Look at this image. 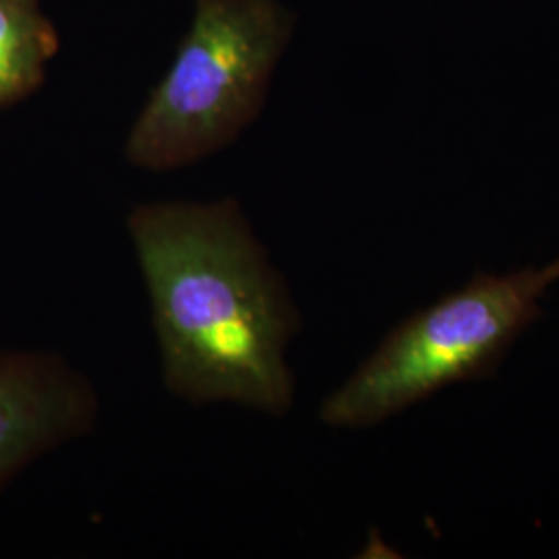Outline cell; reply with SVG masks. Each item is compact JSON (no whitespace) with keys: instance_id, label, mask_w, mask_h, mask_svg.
I'll return each mask as SVG.
<instances>
[{"instance_id":"3","label":"cell","mask_w":559,"mask_h":559,"mask_svg":"<svg viewBox=\"0 0 559 559\" xmlns=\"http://www.w3.org/2000/svg\"><path fill=\"white\" fill-rule=\"evenodd\" d=\"M556 282L559 258L512 274H477L394 328L321 402L320 419L336 429H367L448 385L489 378L539 320L540 300Z\"/></svg>"},{"instance_id":"5","label":"cell","mask_w":559,"mask_h":559,"mask_svg":"<svg viewBox=\"0 0 559 559\" xmlns=\"http://www.w3.org/2000/svg\"><path fill=\"white\" fill-rule=\"evenodd\" d=\"M59 46L40 0H0V108L25 100L40 87Z\"/></svg>"},{"instance_id":"2","label":"cell","mask_w":559,"mask_h":559,"mask_svg":"<svg viewBox=\"0 0 559 559\" xmlns=\"http://www.w3.org/2000/svg\"><path fill=\"white\" fill-rule=\"evenodd\" d=\"M290 32L278 0H198L177 57L127 135V162L166 173L228 147L260 117Z\"/></svg>"},{"instance_id":"4","label":"cell","mask_w":559,"mask_h":559,"mask_svg":"<svg viewBox=\"0 0 559 559\" xmlns=\"http://www.w3.org/2000/svg\"><path fill=\"white\" fill-rule=\"evenodd\" d=\"M100 396L59 353L0 348V493L25 468L94 431Z\"/></svg>"},{"instance_id":"1","label":"cell","mask_w":559,"mask_h":559,"mask_svg":"<svg viewBox=\"0 0 559 559\" xmlns=\"http://www.w3.org/2000/svg\"><path fill=\"white\" fill-rule=\"evenodd\" d=\"M166 390L282 417L295 404L290 288L239 201H150L127 216Z\"/></svg>"}]
</instances>
